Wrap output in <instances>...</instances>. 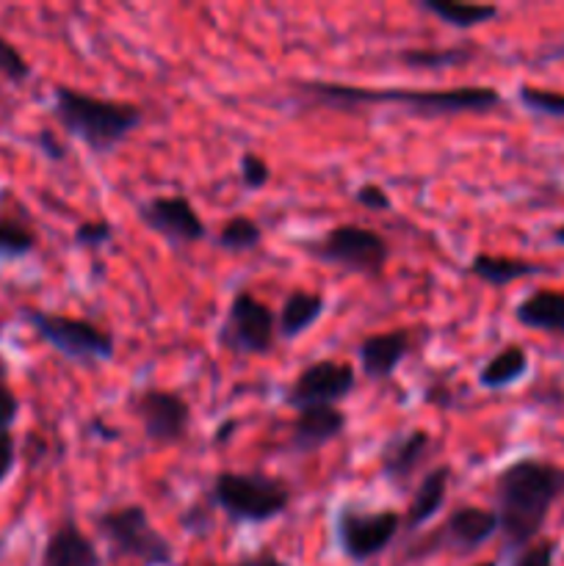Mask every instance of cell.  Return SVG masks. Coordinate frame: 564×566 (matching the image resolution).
<instances>
[{
    "label": "cell",
    "instance_id": "cell-10",
    "mask_svg": "<svg viewBox=\"0 0 564 566\" xmlns=\"http://www.w3.org/2000/svg\"><path fill=\"white\" fill-rule=\"evenodd\" d=\"M498 536V514L495 509L473 506V503H464L448 512V517L442 520V525L431 534L420 536L412 545L407 547V562H420V558H429L435 553H473L481 551L487 542H492Z\"/></svg>",
    "mask_w": 564,
    "mask_h": 566
},
{
    "label": "cell",
    "instance_id": "cell-31",
    "mask_svg": "<svg viewBox=\"0 0 564 566\" xmlns=\"http://www.w3.org/2000/svg\"><path fill=\"white\" fill-rule=\"evenodd\" d=\"M352 199L359 205V208L370 210V213H387V210H393L390 193H387L379 182H370V180L363 182V186L354 188Z\"/></svg>",
    "mask_w": 564,
    "mask_h": 566
},
{
    "label": "cell",
    "instance_id": "cell-8",
    "mask_svg": "<svg viewBox=\"0 0 564 566\" xmlns=\"http://www.w3.org/2000/svg\"><path fill=\"white\" fill-rule=\"evenodd\" d=\"M276 310L249 291L232 293L216 343L232 357H269L276 348Z\"/></svg>",
    "mask_w": 564,
    "mask_h": 566
},
{
    "label": "cell",
    "instance_id": "cell-40",
    "mask_svg": "<svg viewBox=\"0 0 564 566\" xmlns=\"http://www.w3.org/2000/svg\"><path fill=\"white\" fill-rule=\"evenodd\" d=\"M470 566H501V562H498V558H490V562H479V564H470Z\"/></svg>",
    "mask_w": 564,
    "mask_h": 566
},
{
    "label": "cell",
    "instance_id": "cell-36",
    "mask_svg": "<svg viewBox=\"0 0 564 566\" xmlns=\"http://www.w3.org/2000/svg\"><path fill=\"white\" fill-rule=\"evenodd\" d=\"M39 147H42V153L48 155V158L64 160V147H61V142H55V136L50 130L39 133Z\"/></svg>",
    "mask_w": 564,
    "mask_h": 566
},
{
    "label": "cell",
    "instance_id": "cell-27",
    "mask_svg": "<svg viewBox=\"0 0 564 566\" xmlns=\"http://www.w3.org/2000/svg\"><path fill=\"white\" fill-rule=\"evenodd\" d=\"M518 99L525 111H531V114L564 119V92H553V88L523 83V86L518 88Z\"/></svg>",
    "mask_w": 564,
    "mask_h": 566
},
{
    "label": "cell",
    "instance_id": "cell-18",
    "mask_svg": "<svg viewBox=\"0 0 564 566\" xmlns=\"http://www.w3.org/2000/svg\"><path fill=\"white\" fill-rule=\"evenodd\" d=\"M39 566H103L97 545L83 534L75 517H64L42 547Z\"/></svg>",
    "mask_w": 564,
    "mask_h": 566
},
{
    "label": "cell",
    "instance_id": "cell-2",
    "mask_svg": "<svg viewBox=\"0 0 564 566\" xmlns=\"http://www.w3.org/2000/svg\"><path fill=\"white\" fill-rule=\"evenodd\" d=\"M492 495L501 553L514 558L540 539L551 509L564 497V468L540 457L514 459L495 475Z\"/></svg>",
    "mask_w": 564,
    "mask_h": 566
},
{
    "label": "cell",
    "instance_id": "cell-28",
    "mask_svg": "<svg viewBox=\"0 0 564 566\" xmlns=\"http://www.w3.org/2000/svg\"><path fill=\"white\" fill-rule=\"evenodd\" d=\"M238 180H241L243 191H260V188H265L271 180L269 160L260 153H252V149L241 153V158H238Z\"/></svg>",
    "mask_w": 564,
    "mask_h": 566
},
{
    "label": "cell",
    "instance_id": "cell-35",
    "mask_svg": "<svg viewBox=\"0 0 564 566\" xmlns=\"http://www.w3.org/2000/svg\"><path fill=\"white\" fill-rule=\"evenodd\" d=\"M205 566H291V564H288L285 558L276 556L274 551L263 547V551L252 553V556L238 558V562H232V564H205Z\"/></svg>",
    "mask_w": 564,
    "mask_h": 566
},
{
    "label": "cell",
    "instance_id": "cell-38",
    "mask_svg": "<svg viewBox=\"0 0 564 566\" xmlns=\"http://www.w3.org/2000/svg\"><path fill=\"white\" fill-rule=\"evenodd\" d=\"M536 64H551V61H564V39L562 42H553L547 44L545 50H542L540 55H536Z\"/></svg>",
    "mask_w": 564,
    "mask_h": 566
},
{
    "label": "cell",
    "instance_id": "cell-13",
    "mask_svg": "<svg viewBox=\"0 0 564 566\" xmlns=\"http://www.w3.org/2000/svg\"><path fill=\"white\" fill-rule=\"evenodd\" d=\"M136 216L169 247H194L208 238V224L186 193H155L138 202Z\"/></svg>",
    "mask_w": 564,
    "mask_h": 566
},
{
    "label": "cell",
    "instance_id": "cell-32",
    "mask_svg": "<svg viewBox=\"0 0 564 566\" xmlns=\"http://www.w3.org/2000/svg\"><path fill=\"white\" fill-rule=\"evenodd\" d=\"M553 562H556V542L536 539L512 558V566H553Z\"/></svg>",
    "mask_w": 564,
    "mask_h": 566
},
{
    "label": "cell",
    "instance_id": "cell-37",
    "mask_svg": "<svg viewBox=\"0 0 564 566\" xmlns=\"http://www.w3.org/2000/svg\"><path fill=\"white\" fill-rule=\"evenodd\" d=\"M236 431H238V420L227 418L224 423H221L219 429L213 431V446H227V442L232 440V434H236Z\"/></svg>",
    "mask_w": 564,
    "mask_h": 566
},
{
    "label": "cell",
    "instance_id": "cell-4",
    "mask_svg": "<svg viewBox=\"0 0 564 566\" xmlns=\"http://www.w3.org/2000/svg\"><path fill=\"white\" fill-rule=\"evenodd\" d=\"M208 497L213 509H219L232 525L274 523L293 503L288 481L260 473V470H252V473L221 470L210 481Z\"/></svg>",
    "mask_w": 564,
    "mask_h": 566
},
{
    "label": "cell",
    "instance_id": "cell-34",
    "mask_svg": "<svg viewBox=\"0 0 564 566\" xmlns=\"http://www.w3.org/2000/svg\"><path fill=\"white\" fill-rule=\"evenodd\" d=\"M14 468H17L14 431H0V484L14 473Z\"/></svg>",
    "mask_w": 564,
    "mask_h": 566
},
{
    "label": "cell",
    "instance_id": "cell-39",
    "mask_svg": "<svg viewBox=\"0 0 564 566\" xmlns=\"http://www.w3.org/2000/svg\"><path fill=\"white\" fill-rule=\"evenodd\" d=\"M551 238H553V243H558V247H564V224L556 227V230L551 232Z\"/></svg>",
    "mask_w": 564,
    "mask_h": 566
},
{
    "label": "cell",
    "instance_id": "cell-33",
    "mask_svg": "<svg viewBox=\"0 0 564 566\" xmlns=\"http://www.w3.org/2000/svg\"><path fill=\"white\" fill-rule=\"evenodd\" d=\"M20 415V401H17L14 390L9 387L6 376L0 374V431H11Z\"/></svg>",
    "mask_w": 564,
    "mask_h": 566
},
{
    "label": "cell",
    "instance_id": "cell-19",
    "mask_svg": "<svg viewBox=\"0 0 564 566\" xmlns=\"http://www.w3.org/2000/svg\"><path fill=\"white\" fill-rule=\"evenodd\" d=\"M326 313V296L318 291L293 287L285 293L280 310H276V337L285 343L299 340L307 335Z\"/></svg>",
    "mask_w": 564,
    "mask_h": 566
},
{
    "label": "cell",
    "instance_id": "cell-29",
    "mask_svg": "<svg viewBox=\"0 0 564 566\" xmlns=\"http://www.w3.org/2000/svg\"><path fill=\"white\" fill-rule=\"evenodd\" d=\"M114 224L108 219H88V221H77L75 232H72V241L75 247L81 249H105L111 241H114Z\"/></svg>",
    "mask_w": 564,
    "mask_h": 566
},
{
    "label": "cell",
    "instance_id": "cell-3",
    "mask_svg": "<svg viewBox=\"0 0 564 566\" xmlns=\"http://www.w3.org/2000/svg\"><path fill=\"white\" fill-rule=\"evenodd\" d=\"M50 111L66 136L77 138L94 155H111L119 149L144 125V116H147L136 103L97 97V94L77 92L72 86L53 88Z\"/></svg>",
    "mask_w": 564,
    "mask_h": 566
},
{
    "label": "cell",
    "instance_id": "cell-15",
    "mask_svg": "<svg viewBox=\"0 0 564 566\" xmlns=\"http://www.w3.org/2000/svg\"><path fill=\"white\" fill-rule=\"evenodd\" d=\"M348 429V415L341 407H304L288 423L285 451L293 457H313Z\"/></svg>",
    "mask_w": 564,
    "mask_h": 566
},
{
    "label": "cell",
    "instance_id": "cell-1",
    "mask_svg": "<svg viewBox=\"0 0 564 566\" xmlns=\"http://www.w3.org/2000/svg\"><path fill=\"white\" fill-rule=\"evenodd\" d=\"M299 108H401L418 119H448L462 114H492L503 105V94L495 86H448V88H415V86H359L341 81H293Z\"/></svg>",
    "mask_w": 564,
    "mask_h": 566
},
{
    "label": "cell",
    "instance_id": "cell-7",
    "mask_svg": "<svg viewBox=\"0 0 564 566\" xmlns=\"http://www.w3.org/2000/svg\"><path fill=\"white\" fill-rule=\"evenodd\" d=\"M25 324L48 343L53 352L70 359L75 365H103L111 363L116 354L114 332L94 324L88 318H75V315L48 313V310L25 307L22 310Z\"/></svg>",
    "mask_w": 564,
    "mask_h": 566
},
{
    "label": "cell",
    "instance_id": "cell-26",
    "mask_svg": "<svg viewBox=\"0 0 564 566\" xmlns=\"http://www.w3.org/2000/svg\"><path fill=\"white\" fill-rule=\"evenodd\" d=\"M36 249V232L11 216H0V263L22 260Z\"/></svg>",
    "mask_w": 564,
    "mask_h": 566
},
{
    "label": "cell",
    "instance_id": "cell-21",
    "mask_svg": "<svg viewBox=\"0 0 564 566\" xmlns=\"http://www.w3.org/2000/svg\"><path fill=\"white\" fill-rule=\"evenodd\" d=\"M545 265L542 263H531V260L523 258H509V254H487L479 252L468 260L464 265V274L476 276V280L487 282L492 287H503L512 285V282L525 280V276L542 274Z\"/></svg>",
    "mask_w": 564,
    "mask_h": 566
},
{
    "label": "cell",
    "instance_id": "cell-9",
    "mask_svg": "<svg viewBox=\"0 0 564 566\" xmlns=\"http://www.w3.org/2000/svg\"><path fill=\"white\" fill-rule=\"evenodd\" d=\"M337 551L352 564H365L382 556L401 534V514L396 509L368 512L359 503L346 501L335 509L332 517Z\"/></svg>",
    "mask_w": 564,
    "mask_h": 566
},
{
    "label": "cell",
    "instance_id": "cell-23",
    "mask_svg": "<svg viewBox=\"0 0 564 566\" xmlns=\"http://www.w3.org/2000/svg\"><path fill=\"white\" fill-rule=\"evenodd\" d=\"M529 352L518 343H509V346L498 348L490 359L479 368L476 379H479V387L490 392L509 390V387L518 385L525 374H529Z\"/></svg>",
    "mask_w": 564,
    "mask_h": 566
},
{
    "label": "cell",
    "instance_id": "cell-20",
    "mask_svg": "<svg viewBox=\"0 0 564 566\" xmlns=\"http://www.w3.org/2000/svg\"><path fill=\"white\" fill-rule=\"evenodd\" d=\"M514 321L525 329L564 335V291L556 287H536L523 296L514 307Z\"/></svg>",
    "mask_w": 564,
    "mask_h": 566
},
{
    "label": "cell",
    "instance_id": "cell-5",
    "mask_svg": "<svg viewBox=\"0 0 564 566\" xmlns=\"http://www.w3.org/2000/svg\"><path fill=\"white\" fill-rule=\"evenodd\" d=\"M94 531L111 556L138 566H175V545L155 528L142 503H116L94 514Z\"/></svg>",
    "mask_w": 564,
    "mask_h": 566
},
{
    "label": "cell",
    "instance_id": "cell-16",
    "mask_svg": "<svg viewBox=\"0 0 564 566\" xmlns=\"http://www.w3.org/2000/svg\"><path fill=\"white\" fill-rule=\"evenodd\" d=\"M415 348V335L412 329H387L376 332L359 340L357 346V359L359 370L368 381L382 385V381L393 379L396 370L401 368L404 359L412 354Z\"/></svg>",
    "mask_w": 564,
    "mask_h": 566
},
{
    "label": "cell",
    "instance_id": "cell-6",
    "mask_svg": "<svg viewBox=\"0 0 564 566\" xmlns=\"http://www.w3.org/2000/svg\"><path fill=\"white\" fill-rule=\"evenodd\" d=\"M299 247L315 263L341 269L346 274L368 276V280L385 274L393 254L385 235L359 224H337L326 230L324 235L304 238Z\"/></svg>",
    "mask_w": 564,
    "mask_h": 566
},
{
    "label": "cell",
    "instance_id": "cell-14",
    "mask_svg": "<svg viewBox=\"0 0 564 566\" xmlns=\"http://www.w3.org/2000/svg\"><path fill=\"white\" fill-rule=\"evenodd\" d=\"M431 451H435V437L426 429H409L390 437L379 451V475L390 484V490L407 495L415 475L431 459Z\"/></svg>",
    "mask_w": 564,
    "mask_h": 566
},
{
    "label": "cell",
    "instance_id": "cell-30",
    "mask_svg": "<svg viewBox=\"0 0 564 566\" xmlns=\"http://www.w3.org/2000/svg\"><path fill=\"white\" fill-rule=\"evenodd\" d=\"M31 64H28L25 55L9 42V39L0 36V75L11 83H25L31 77Z\"/></svg>",
    "mask_w": 564,
    "mask_h": 566
},
{
    "label": "cell",
    "instance_id": "cell-11",
    "mask_svg": "<svg viewBox=\"0 0 564 566\" xmlns=\"http://www.w3.org/2000/svg\"><path fill=\"white\" fill-rule=\"evenodd\" d=\"M127 409L142 426L144 440L155 448L180 446L191 434V403L177 390L144 387L127 398Z\"/></svg>",
    "mask_w": 564,
    "mask_h": 566
},
{
    "label": "cell",
    "instance_id": "cell-24",
    "mask_svg": "<svg viewBox=\"0 0 564 566\" xmlns=\"http://www.w3.org/2000/svg\"><path fill=\"white\" fill-rule=\"evenodd\" d=\"M415 6H418V11L446 22L448 28H457V31H473V28L498 20V14H501L498 6L459 3V0H418Z\"/></svg>",
    "mask_w": 564,
    "mask_h": 566
},
{
    "label": "cell",
    "instance_id": "cell-12",
    "mask_svg": "<svg viewBox=\"0 0 564 566\" xmlns=\"http://www.w3.org/2000/svg\"><path fill=\"white\" fill-rule=\"evenodd\" d=\"M357 390V370L341 359H315L304 365L291 385L285 387V403L299 409L304 407H341Z\"/></svg>",
    "mask_w": 564,
    "mask_h": 566
},
{
    "label": "cell",
    "instance_id": "cell-25",
    "mask_svg": "<svg viewBox=\"0 0 564 566\" xmlns=\"http://www.w3.org/2000/svg\"><path fill=\"white\" fill-rule=\"evenodd\" d=\"M263 243V227L247 213H236L221 224L219 235H216V247L224 252H254Z\"/></svg>",
    "mask_w": 564,
    "mask_h": 566
},
{
    "label": "cell",
    "instance_id": "cell-22",
    "mask_svg": "<svg viewBox=\"0 0 564 566\" xmlns=\"http://www.w3.org/2000/svg\"><path fill=\"white\" fill-rule=\"evenodd\" d=\"M481 55V48L476 42L451 44V48H404L393 53V59L407 70H426V72H442L457 70V66H468Z\"/></svg>",
    "mask_w": 564,
    "mask_h": 566
},
{
    "label": "cell",
    "instance_id": "cell-17",
    "mask_svg": "<svg viewBox=\"0 0 564 566\" xmlns=\"http://www.w3.org/2000/svg\"><path fill=\"white\" fill-rule=\"evenodd\" d=\"M448 490H451V468L448 464H435L420 475L412 497H409L407 512L401 514V534H418L424 525H429L437 514L446 509Z\"/></svg>",
    "mask_w": 564,
    "mask_h": 566
}]
</instances>
